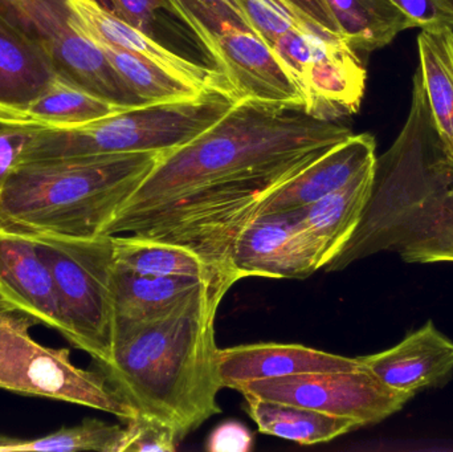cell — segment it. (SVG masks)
Here are the masks:
<instances>
[{"instance_id": "52a82bcc", "label": "cell", "mask_w": 453, "mask_h": 452, "mask_svg": "<svg viewBox=\"0 0 453 452\" xmlns=\"http://www.w3.org/2000/svg\"><path fill=\"white\" fill-rule=\"evenodd\" d=\"M35 326L31 316L0 300V390L85 406L124 422L137 416L100 369L85 371L72 363L71 350L35 341Z\"/></svg>"}, {"instance_id": "8fae6325", "label": "cell", "mask_w": 453, "mask_h": 452, "mask_svg": "<svg viewBox=\"0 0 453 452\" xmlns=\"http://www.w3.org/2000/svg\"><path fill=\"white\" fill-rule=\"evenodd\" d=\"M69 5L74 28L93 42H105L140 56L202 92L228 89L225 77L217 68L201 65L173 52L148 32L122 20L98 0H69Z\"/></svg>"}, {"instance_id": "4fadbf2b", "label": "cell", "mask_w": 453, "mask_h": 452, "mask_svg": "<svg viewBox=\"0 0 453 452\" xmlns=\"http://www.w3.org/2000/svg\"><path fill=\"white\" fill-rule=\"evenodd\" d=\"M375 150L377 145L372 135H350L269 191L257 214L305 209L372 166L377 162Z\"/></svg>"}, {"instance_id": "2e32d148", "label": "cell", "mask_w": 453, "mask_h": 452, "mask_svg": "<svg viewBox=\"0 0 453 452\" xmlns=\"http://www.w3.org/2000/svg\"><path fill=\"white\" fill-rule=\"evenodd\" d=\"M358 358L388 387L415 395L452 373L453 341L428 321L395 347Z\"/></svg>"}, {"instance_id": "83f0119b", "label": "cell", "mask_w": 453, "mask_h": 452, "mask_svg": "<svg viewBox=\"0 0 453 452\" xmlns=\"http://www.w3.org/2000/svg\"><path fill=\"white\" fill-rule=\"evenodd\" d=\"M125 424L121 452H174L182 442L172 425L150 414L138 411Z\"/></svg>"}, {"instance_id": "30bf717a", "label": "cell", "mask_w": 453, "mask_h": 452, "mask_svg": "<svg viewBox=\"0 0 453 452\" xmlns=\"http://www.w3.org/2000/svg\"><path fill=\"white\" fill-rule=\"evenodd\" d=\"M229 267L240 278L306 279L322 270L319 249L297 211L257 214L237 236Z\"/></svg>"}, {"instance_id": "cb8c5ba5", "label": "cell", "mask_w": 453, "mask_h": 452, "mask_svg": "<svg viewBox=\"0 0 453 452\" xmlns=\"http://www.w3.org/2000/svg\"><path fill=\"white\" fill-rule=\"evenodd\" d=\"M351 50L372 52L390 44L414 21L390 0H326Z\"/></svg>"}, {"instance_id": "9a60e30c", "label": "cell", "mask_w": 453, "mask_h": 452, "mask_svg": "<svg viewBox=\"0 0 453 452\" xmlns=\"http://www.w3.org/2000/svg\"><path fill=\"white\" fill-rule=\"evenodd\" d=\"M358 357H343L298 344H258L219 349L218 368L223 389H234L244 382L284 379L308 373L356 371Z\"/></svg>"}, {"instance_id": "5b68a950", "label": "cell", "mask_w": 453, "mask_h": 452, "mask_svg": "<svg viewBox=\"0 0 453 452\" xmlns=\"http://www.w3.org/2000/svg\"><path fill=\"white\" fill-rule=\"evenodd\" d=\"M229 89H211L188 100L133 106L88 124L42 127L24 161L167 153L193 141L236 103Z\"/></svg>"}, {"instance_id": "1f68e13d", "label": "cell", "mask_w": 453, "mask_h": 452, "mask_svg": "<svg viewBox=\"0 0 453 452\" xmlns=\"http://www.w3.org/2000/svg\"><path fill=\"white\" fill-rule=\"evenodd\" d=\"M111 12L135 28L150 34L151 26L161 8H166L165 0H108Z\"/></svg>"}, {"instance_id": "277c9868", "label": "cell", "mask_w": 453, "mask_h": 452, "mask_svg": "<svg viewBox=\"0 0 453 452\" xmlns=\"http://www.w3.org/2000/svg\"><path fill=\"white\" fill-rule=\"evenodd\" d=\"M161 154L23 162L0 190V227L73 238L105 236Z\"/></svg>"}, {"instance_id": "484cf974", "label": "cell", "mask_w": 453, "mask_h": 452, "mask_svg": "<svg viewBox=\"0 0 453 452\" xmlns=\"http://www.w3.org/2000/svg\"><path fill=\"white\" fill-rule=\"evenodd\" d=\"M165 3L167 10L193 32L215 68L220 58V37L229 26L242 27L257 34L242 0H165Z\"/></svg>"}, {"instance_id": "f1b7e54d", "label": "cell", "mask_w": 453, "mask_h": 452, "mask_svg": "<svg viewBox=\"0 0 453 452\" xmlns=\"http://www.w3.org/2000/svg\"><path fill=\"white\" fill-rule=\"evenodd\" d=\"M39 130L40 126L34 125L12 124L0 119V190L19 165L23 164Z\"/></svg>"}, {"instance_id": "d6986e66", "label": "cell", "mask_w": 453, "mask_h": 452, "mask_svg": "<svg viewBox=\"0 0 453 452\" xmlns=\"http://www.w3.org/2000/svg\"><path fill=\"white\" fill-rule=\"evenodd\" d=\"M209 280L190 276H142L114 267L116 323H142L161 318Z\"/></svg>"}, {"instance_id": "8992f818", "label": "cell", "mask_w": 453, "mask_h": 452, "mask_svg": "<svg viewBox=\"0 0 453 452\" xmlns=\"http://www.w3.org/2000/svg\"><path fill=\"white\" fill-rule=\"evenodd\" d=\"M28 234L55 281L61 336L88 353L97 365L111 363L116 333L111 236Z\"/></svg>"}, {"instance_id": "ac0fdd59", "label": "cell", "mask_w": 453, "mask_h": 452, "mask_svg": "<svg viewBox=\"0 0 453 452\" xmlns=\"http://www.w3.org/2000/svg\"><path fill=\"white\" fill-rule=\"evenodd\" d=\"M124 109L127 108L100 97L58 73L29 103L0 105V119L42 127L76 126Z\"/></svg>"}, {"instance_id": "9c48e42d", "label": "cell", "mask_w": 453, "mask_h": 452, "mask_svg": "<svg viewBox=\"0 0 453 452\" xmlns=\"http://www.w3.org/2000/svg\"><path fill=\"white\" fill-rule=\"evenodd\" d=\"M234 390L242 395L303 406L350 419L361 427L385 421L414 397L411 393L388 387L366 366L356 371L244 382Z\"/></svg>"}, {"instance_id": "ffe728a7", "label": "cell", "mask_w": 453, "mask_h": 452, "mask_svg": "<svg viewBox=\"0 0 453 452\" xmlns=\"http://www.w3.org/2000/svg\"><path fill=\"white\" fill-rule=\"evenodd\" d=\"M56 74L50 56L0 13V105L29 103Z\"/></svg>"}, {"instance_id": "3957f363", "label": "cell", "mask_w": 453, "mask_h": 452, "mask_svg": "<svg viewBox=\"0 0 453 452\" xmlns=\"http://www.w3.org/2000/svg\"><path fill=\"white\" fill-rule=\"evenodd\" d=\"M380 252L407 263H453V162L436 134L418 71L409 117L377 158L361 222L324 270L338 272Z\"/></svg>"}, {"instance_id": "4dcf8cb0", "label": "cell", "mask_w": 453, "mask_h": 452, "mask_svg": "<svg viewBox=\"0 0 453 452\" xmlns=\"http://www.w3.org/2000/svg\"><path fill=\"white\" fill-rule=\"evenodd\" d=\"M253 445L255 440L250 429L242 422L229 419L212 430L206 448L210 452H250Z\"/></svg>"}, {"instance_id": "f546056e", "label": "cell", "mask_w": 453, "mask_h": 452, "mask_svg": "<svg viewBox=\"0 0 453 452\" xmlns=\"http://www.w3.org/2000/svg\"><path fill=\"white\" fill-rule=\"evenodd\" d=\"M422 31L453 28V0H390Z\"/></svg>"}, {"instance_id": "7c38bea8", "label": "cell", "mask_w": 453, "mask_h": 452, "mask_svg": "<svg viewBox=\"0 0 453 452\" xmlns=\"http://www.w3.org/2000/svg\"><path fill=\"white\" fill-rule=\"evenodd\" d=\"M217 69L236 100L303 103V93L273 50L260 36L242 27L229 26L219 42Z\"/></svg>"}, {"instance_id": "6da1fadb", "label": "cell", "mask_w": 453, "mask_h": 452, "mask_svg": "<svg viewBox=\"0 0 453 452\" xmlns=\"http://www.w3.org/2000/svg\"><path fill=\"white\" fill-rule=\"evenodd\" d=\"M353 134L342 119L314 116L303 103L237 100L198 137L161 154L105 236L156 219L232 238L269 191Z\"/></svg>"}, {"instance_id": "d4e9b609", "label": "cell", "mask_w": 453, "mask_h": 452, "mask_svg": "<svg viewBox=\"0 0 453 452\" xmlns=\"http://www.w3.org/2000/svg\"><path fill=\"white\" fill-rule=\"evenodd\" d=\"M96 44L100 47L114 71L142 105L188 100L203 93L175 79L164 69L149 63L140 56L105 42Z\"/></svg>"}, {"instance_id": "603a6c76", "label": "cell", "mask_w": 453, "mask_h": 452, "mask_svg": "<svg viewBox=\"0 0 453 452\" xmlns=\"http://www.w3.org/2000/svg\"><path fill=\"white\" fill-rule=\"evenodd\" d=\"M111 241L116 267L137 275L211 279L232 271L217 267L196 252L169 241L134 234L114 235Z\"/></svg>"}, {"instance_id": "7a4b0ae2", "label": "cell", "mask_w": 453, "mask_h": 452, "mask_svg": "<svg viewBox=\"0 0 453 452\" xmlns=\"http://www.w3.org/2000/svg\"><path fill=\"white\" fill-rule=\"evenodd\" d=\"M239 280L226 271L161 318L116 323L111 363L97 365L130 406L172 425L182 441L222 413L215 318Z\"/></svg>"}, {"instance_id": "44dd1931", "label": "cell", "mask_w": 453, "mask_h": 452, "mask_svg": "<svg viewBox=\"0 0 453 452\" xmlns=\"http://www.w3.org/2000/svg\"><path fill=\"white\" fill-rule=\"evenodd\" d=\"M245 411L261 434L281 438L303 446L327 443L359 429L350 419L319 413L303 406L242 395Z\"/></svg>"}, {"instance_id": "e0dca14e", "label": "cell", "mask_w": 453, "mask_h": 452, "mask_svg": "<svg viewBox=\"0 0 453 452\" xmlns=\"http://www.w3.org/2000/svg\"><path fill=\"white\" fill-rule=\"evenodd\" d=\"M375 162L350 182L300 210L301 220L319 249L322 270L340 254L361 222L372 195Z\"/></svg>"}, {"instance_id": "ba28073f", "label": "cell", "mask_w": 453, "mask_h": 452, "mask_svg": "<svg viewBox=\"0 0 453 452\" xmlns=\"http://www.w3.org/2000/svg\"><path fill=\"white\" fill-rule=\"evenodd\" d=\"M0 13L39 45L69 81L124 108L142 105L100 47L74 28L69 0H0Z\"/></svg>"}, {"instance_id": "5bb4252c", "label": "cell", "mask_w": 453, "mask_h": 452, "mask_svg": "<svg viewBox=\"0 0 453 452\" xmlns=\"http://www.w3.org/2000/svg\"><path fill=\"white\" fill-rule=\"evenodd\" d=\"M0 300L63 333L55 281L31 234L0 227Z\"/></svg>"}, {"instance_id": "7402d4cb", "label": "cell", "mask_w": 453, "mask_h": 452, "mask_svg": "<svg viewBox=\"0 0 453 452\" xmlns=\"http://www.w3.org/2000/svg\"><path fill=\"white\" fill-rule=\"evenodd\" d=\"M418 73L444 153L453 162V28L418 36Z\"/></svg>"}, {"instance_id": "4316f807", "label": "cell", "mask_w": 453, "mask_h": 452, "mask_svg": "<svg viewBox=\"0 0 453 452\" xmlns=\"http://www.w3.org/2000/svg\"><path fill=\"white\" fill-rule=\"evenodd\" d=\"M125 427L98 419H87L73 427H64L45 437H7L0 434V452H121Z\"/></svg>"}]
</instances>
